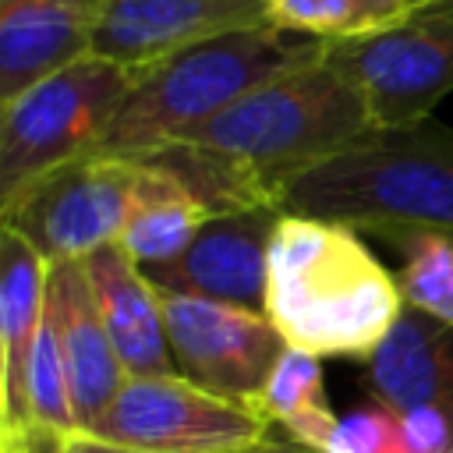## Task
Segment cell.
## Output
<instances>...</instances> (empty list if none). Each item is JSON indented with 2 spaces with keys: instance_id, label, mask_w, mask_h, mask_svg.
I'll return each mask as SVG.
<instances>
[{
  "instance_id": "cell-29",
  "label": "cell",
  "mask_w": 453,
  "mask_h": 453,
  "mask_svg": "<svg viewBox=\"0 0 453 453\" xmlns=\"http://www.w3.org/2000/svg\"><path fill=\"white\" fill-rule=\"evenodd\" d=\"M418 4H421V0H418Z\"/></svg>"
},
{
  "instance_id": "cell-19",
  "label": "cell",
  "mask_w": 453,
  "mask_h": 453,
  "mask_svg": "<svg viewBox=\"0 0 453 453\" xmlns=\"http://www.w3.org/2000/svg\"><path fill=\"white\" fill-rule=\"evenodd\" d=\"M418 0H269V25L319 42H354L400 25Z\"/></svg>"
},
{
  "instance_id": "cell-28",
  "label": "cell",
  "mask_w": 453,
  "mask_h": 453,
  "mask_svg": "<svg viewBox=\"0 0 453 453\" xmlns=\"http://www.w3.org/2000/svg\"><path fill=\"white\" fill-rule=\"evenodd\" d=\"M262 449H265V446H262ZM251 453H258V449H251Z\"/></svg>"
},
{
  "instance_id": "cell-25",
  "label": "cell",
  "mask_w": 453,
  "mask_h": 453,
  "mask_svg": "<svg viewBox=\"0 0 453 453\" xmlns=\"http://www.w3.org/2000/svg\"><path fill=\"white\" fill-rule=\"evenodd\" d=\"M21 446V453H67L60 442V432H46V428H28L18 435H7Z\"/></svg>"
},
{
  "instance_id": "cell-11",
  "label": "cell",
  "mask_w": 453,
  "mask_h": 453,
  "mask_svg": "<svg viewBox=\"0 0 453 453\" xmlns=\"http://www.w3.org/2000/svg\"><path fill=\"white\" fill-rule=\"evenodd\" d=\"M269 25V0H99L92 53L149 67L191 42Z\"/></svg>"
},
{
  "instance_id": "cell-17",
  "label": "cell",
  "mask_w": 453,
  "mask_h": 453,
  "mask_svg": "<svg viewBox=\"0 0 453 453\" xmlns=\"http://www.w3.org/2000/svg\"><path fill=\"white\" fill-rule=\"evenodd\" d=\"M212 212L163 166L142 159L138 191L120 230V248L142 265H163L177 258Z\"/></svg>"
},
{
  "instance_id": "cell-4",
  "label": "cell",
  "mask_w": 453,
  "mask_h": 453,
  "mask_svg": "<svg viewBox=\"0 0 453 453\" xmlns=\"http://www.w3.org/2000/svg\"><path fill=\"white\" fill-rule=\"evenodd\" d=\"M283 212L340 219L357 230L453 234V127L418 120L372 127L283 191Z\"/></svg>"
},
{
  "instance_id": "cell-7",
  "label": "cell",
  "mask_w": 453,
  "mask_h": 453,
  "mask_svg": "<svg viewBox=\"0 0 453 453\" xmlns=\"http://www.w3.org/2000/svg\"><path fill=\"white\" fill-rule=\"evenodd\" d=\"M142 177V159L85 156L64 163L0 202V223L35 244L46 262L88 258L120 241Z\"/></svg>"
},
{
  "instance_id": "cell-5",
  "label": "cell",
  "mask_w": 453,
  "mask_h": 453,
  "mask_svg": "<svg viewBox=\"0 0 453 453\" xmlns=\"http://www.w3.org/2000/svg\"><path fill=\"white\" fill-rule=\"evenodd\" d=\"M138 71L81 57L0 103V202L35 177L96 156Z\"/></svg>"
},
{
  "instance_id": "cell-14",
  "label": "cell",
  "mask_w": 453,
  "mask_h": 453,
  "mask_svg": "<svg viewBox=\"0 0 453 453\" xmlns=\"http://www.w3.org/2000/svg\"><path fill=\"white\" fill-rule=\"evenodd\" d=\"M99 0H0V103L92 53Z\"/></svg>"
},
{
  "instance_id": "cell-21",
  "label": "cell",
  "mask_w": 453,
  "mask_h": 453,
  "mask_svg": "<svg viewBox=\"0 0 453 453\" xmlns=\"http://www.w3.org/2000/svg\"><path fill=\"white\" fill-rule=\"evenodd\" d=\"M28 428H46V432L78 428L74 403H71V379H67V365H64L60 340L50 315L42 319L32 365H28Z\"/></svg>"
},
{
  "instance_id": "cell-26",
  "label": "cell",
  "mask_w": 453,
  "mask_h": 453,
  "mask_svg": "<svg viewBox=\"0 0 453 453\" xmlns=\"http://www.w3.org/2000/svg\"><path fill=\"white\" fill-rule=\"evenodd\" d=\"M258 453H311V449H301V446H294V442H269V446L258 449Z\"/></svg>"
},
{
  "instance_id": "cell-3",
  "label": "cell",
  "mask_w": 453,
  "mask_h": 453,
  "mask_svg": "<svg viewBox=\"0 0 453 453\" xmlns=\"http://www.w3.org/2000/svg\"><path fill=\"white\" fill-rule=\"evenodd\" d=\"M326 53L329 42L283 32L276 25L237 28L191 42L138 71L99 156L138 159L159 152L269 78L315 64Z\"/></svg>"
},
{
  "instance_id": "cell-10",
  "label": "cell",
  "mask_w": 453,
  "mask_h": 453,
  "mask_svg": "<svg viewBox=\"0 0 453 453\" xmlns=\"http://www.w3.org/2000/svg\"><path fill=\"white\" fill-rule=\"evenodd\" d=\"M280 216H283L280 205L209 216L205 226L177 258L163 265H149L145 276L170 294H195L262 311L269 244Z\"/></svg>"
},
{
  "instance_id": "cell-13",
  "label": "cell",
  "mask_w": 453,
  "mask_h": 453,
  "mask_svg": "<svg viewBox=\"0 0 453 453\" xmlns=\"http://www.w3.org/2000/svg\"><path fill=\"white\" fill-rule=\"evenodd\" d=\"M46 255L0 223V435L28 428V365L46 319Z\"/></svg>"
},
{
  "instance_id": "cell-1",
  "label": "cell",
  "mask_w": 453,
  "mask_h": 453,
  "mask_svg": "<svg viewBox=\"0 0 453 453\" xmlns=\"http://www.w3.org/2000/svg\"><path fill=\"white\" fill-rule=\"evenodd\" d=\"M375 113L326 53L251 88L173 145L138 156L170 170L212 216L280 205L290 180L365 138Z\"/></svg>"
},
{
  "instance_id": "cell-6",
  "label": "cell",
  "mask_w": 453,
  "mask_h": 453,
  "mask_svg": "<svg viewBox=\"0 0 453 453\" xmlns=\"http://www.w3.org/2000/svg\"><path fill=\"white\" fill-rule=\"evenodd\" d=\"M85 432L149 453H251L273 442V425L255 407L180 372L127 375L113 403Z\"/></svg>"
},
{
  "instance_id": "cell-12",
  "label": "cell",
  "mask_w": 453,
  "mask_h": 453,
  "mask_svg": "<svg viewBox=\"0 0 453 453\" xmlns=\"http://www.w3.org/2000/svg\"><path fill=\"white\" fill-rule=\"evenodd\" d=\"M46 315L57 329L60 354L71 379V403L78 428H92L96 418L113 403L127 382V368L106 333L88 273L81 258L50 262L46 276Z\"/></svg>"
},
{
  "instance_id": "cell-22",
  "label": "cell",
  "mask_w": 453,
  "mask_h": 453,
  "mask_svg": "<svg viewBox=\"0 0 453 453\" xmlns=\"http://www.w3.org/2000/svg\"><path fill=\"white\" fill-rule=\"evenodd\" d=\"M322 453H411V449L403 439L400 414H393L382 403H372L340 418Z\"/></svg>"
},
{
  "instance_id": "cell-24",
  "label": "cell",
  "mask_w": 453,
  "mask_h": 453,
  "mask_svg": "<svg viewBox=\"0 0 453 453\" xmlns=\"http://www.w3.org/2000/svg\"><path fill=\"white\" fill-rule=\"evenodd\" d=\"M60 442L67 453H149V449H138V446H124V442H110V439H99L92 432H60Z\"/></svg>"
},
{
  "instance_id": "cell-27",
  "label": "cell",
  "mask_w": 453,
  "mask_h": 453,
  "mask_svg": "<svg viewBox=\"0 0 453 453\" xmlns=\"http://www.w3.org/2000/svg\"><path fill=\"white\" fill-rule=\"evenodd\" d=\"M0 453H21V446H18L14 439H7V435H0Z\"/></svg>"
},
{
  "instance_id": "cell-8",
  "label": "cell",
  "mask_w": 453,
  "mask_h": 453,
  "mask_svg": "<svg viewBox=\"0 0 453 453\" xmlns=\"http://www.w3.org/2000/svg\"><path fill=\"white\" fill-rule=\"evenodd\" d=\"M329 57L361 85L379 127L428 120L453 92V0H421L389 32L336 42Z\"/></svg>"
},
{
  "instance_id": "cell-9",
  "label": "cell",
  "mask_w": 453,
  "mask_h": 453,
  "mask_svg": "<svg viewBox=\"0 0 453 453\" xmlns=\"http://www.w3.org/2000/svg\"><path fill=\"white\" fill-rule=\"evenodd\" d=\"M159 294L173 368L219 396L255 407V396L287 350L269 315L195 294Z\"/></svg>"
},
{
  "instance_id": "cell-20",
  "label": "cell",
  "mask_w": 453,
  "mask_h": 453,
  "mask_svg": "<svg viewBox=\"0 0 453 453\" xmlns=\"http://www.w3.org/2000/svg\"><path fill=\"white\" fill-rule=\"evenodd\" d=\"M386 237L403 251V265L396 273L403 304L453 326V234L414 226L389 230Z\"/></svg>"
},
{
  "instance_id": "cell-2",
  "label": "cell",
  "mask_w": 453,
  "mask_h": 453,
  "mask_svg": "<svg viewBox=\"0 0 453 453\" xmlns=\"http://www.w3.org/2000/svg\"><path fill=\"white\" fill-rule=\"evenodd\" d=\"M262 311L287 347L368 361L403 315V294L357 226L283 212L269 244Z\"/></svg>"
},
{
  "instance_id": "cell-18",
  "label": "cell",
  "mask_w": 453,
  "mask_h": 453,
  "mask_svg": "<svg viewBox=\"0 0 453 453\" xmlns=\"http://www.w3.org/2000/svg\"><path fill=\"white\" fill-rule=\"evenodd\" d=\"M255 411L269 425H280L294 446L311 449V453H322L340 425L329 403V393H326L322 357L297 350V347L283 350L262 393L255 396Z\"/></svg>"
},
{
  "instance_id": "cell-16",
  "label": "cell",
  "mask_w": 453,
  "mask_h": 453,
  "mask_svg": "<svg viewBox=\"0 0 453 453\" xmlns=\"http://www.w3.org/2000/svg\"><path fill=\"white\" fill-rule=\"evenodd\" d=\"M365 389L375 403L403 414L411 407H442L453 414V326L407 308L365 361Z\"/></svg>"
},
{
  "instance_id": "cell-15",
  "label": "cell",
  "mask_w": 453,
  "mask_h": 453,
  "mask_svg": "<svg viewBox=\"0 0 453 453\" xmlns=\"http://www.w3.org/2000/svg\"><path fill=\"white\" fill-rule=\"evenodd\" d=\"M85 262L99 315L106 333L127 368V375H166L173 368L163 294L145 276V269L113 241L96 248Z\"/></svg>"
},
{
  "instance_id": "cell-23",
  "label": "cell",
  "mask_w": 453,
  "mask_h": 453,
  "mask_svg": "<svg viewBox=\"0 0 453 453\" xmlns=\"http://www.w3.org/2000/svg\"><path fill=\"white\" fill-rule=\"evenodd\" d=\"M403 439L411 453H449L453 449V418L442 407H411L400 414Z\"/></svg>"
}]
</instances>
